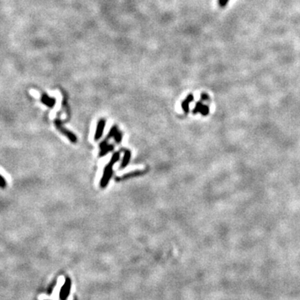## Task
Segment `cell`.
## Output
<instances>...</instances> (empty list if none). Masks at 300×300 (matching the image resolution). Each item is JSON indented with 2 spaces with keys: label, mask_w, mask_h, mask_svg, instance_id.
Returning <instances> with one entry per match:
<instances>
[{
  "label": "cell",
  "mask_w": 300,
  "mask_h": 300,
  "mask_svg": "<svg viewBox=\"0 0 300 300\" xmlns=\"http://www.w3.org/2000/svg\"><path fill=\"white\" fill-rule=\"evenodd\" d=\"M119 152L114 153L113 155L112 156L110 162L108 163V165H106V167H105V169H104V171H103V178H102L101 182H100V187H101V188H105V187L108 185L109 180L111 179L112 174H113V167L114 163L119 161Z\"/></svg>",
  "instance_id": "6da1fadb"
},
{
  "label": "cell",
  "mask_w": 300,
  "mask_h": 300,
  "mask_svg": "<svg viewBox=\"0 0 300 300\" xmlns=\"http://www.w3.org/2000/svg\"><path fill=\"white\" fill-rule=\"evenodd\" d=\"M65 283V277L61 275L58 278L57 280V283L55 285V287L53 288V291H52L51 295L49 296V300H59L60 296V291L62 289V287L63 286V284Z\"/></svg>",
  "instance_id": "7a4b0ae2"
},
{
  "label": "cell",
  "mask_w": 300,
  "mask_h": 300,
  "mask_svg": "<svg viewBox=\"0 0 300 300\" xmlns=\"http://www.w3.org/2000/svg\"><path fill=\"white\" fill-rule=\"evenodd\" d=\"M55 123H56V126H57V128L59 129V130L60 132H62L64 135H66L67 137L69 138V140H70L72 143H76V142H77V137H76L72 132H70L68 129L63 128V127L62 126V123H61V122H60L59 120H57V121L55 122Z\"/></svg>",
  "instance_id": "3957f363"
},
{
  "label": "cell",
  "mask_w": 300,
  "mask_h": 300,
  "mask_svg": "<svg viewBox=\"0 0 300 300\" xmlns=\"http://www.w3.org/2000/svg\"><path fill=\"white\" fill-rule=\"evenodd\" d=\"M105 127V119H100L98 123V126H97V129H96V133H95L94 138L95 140H98L100 138L102 137L103 133V129Z\"/></svg>",
  "instance_id": "277c9868"
},
{
  "label": "cell",
  "mask_w": 300,
  "mask_h": 300,
  "mask_svg": "<svg viewBox=\"0 0 300 300\" xmlns=\"http://www.w3.org/2000/svg\"><path fill=\"white\" fill-rule=\"evenodd\" d=\"M99 147H100V148H101V152H100V154H99V156H100V157H103V156H104L105 154H107L109 152H110V151H112V150L114 148L113 145H112V144L109 145V144H107V140H104L103 142H102V143L99 144Z\"/></svg>",
  "instance_id": "5b68a950"
},
{
  "label": "cell",
  "mask_w": 300,
  "mask_h": 300,
  "mask_svg": "<svg viewBox=\"0 0 300 300\" xmlns=\"http://www.w3.org/2000/svg\"><path fill=\"white\" fill-rule=\"evenodd\" d=\"M194 99V97L193 94H189L187 98L183 101L182 103V109L185 113H188L189 112V103H192Z\"/></svg>",
  "instance_id": "8992f818"
},
{
  "label": "cell",
  "mask_w": 300,
  "mask_h": 300,
  "mask_svg": "<svg viewBox=\"0 0 300 300\" xmlns=\"http://www.w3.org/2000/svg\"><path fill=\"white\" fill-rule=\"evenodd\" d=\"M131 158V152L129 150H125L124 151V156H123V159L122 161V163L120 165V169H124L129 163Z\"/></svg>",
  "instance_id": "52a82bcc"
},
{
  "label": "cell",
  "mask_w": 300,
  "mask_h": 300,
  "mask_svg": "<svg viewBox=\"0 0 300 300\" xmlns=\"http://www.w3.org/2000/svg\"><path fill=\"white\" fill-rule=\"evenodd\" d=\"M145 170H144V171H134V172H131V173H127V174H125V175H123V176H122L121 178H117L116 179L118 180H123V179H129V178H133V177H136V176H139V175H141V174H144V173H145Z\"/></svg>",
  "instance_id": "ba28073f"
},
{
  "label": "cell",
  "mask_w": 300,
  "mask_h": 300,
  "mask_svg": "<svg viewBox=\"0 0 300 300\" xmlns=\"http://www.w3.org/2000/svg\"><path fill=\"white\" fill-rule=\"evenodd\" d=\"M42 102L43 103H45L46 105H48L49 107H53L55 103V99L54 98H49L48 96L46 95H43V98H42Z\"/></svg>",
  "instance_id": "9c48e42d"
},
{
  "label": "cell",
  "mask_w": 300,
  "mask_h": 300,
  "mask_svg": "<svg viewBox=\"0 0 300 300\" xmlns=\"http://www.w3.org/2000/svg\"><path fill=\"white\" fill-rule=\"evenodd\" d=\"M119 132V130H118V128H117V126H113V128L111 129V130H110V132L109 133V134H108V136L106 137V138H105V140H109V138H114V136L116 135V133Z\"/></svg>",
  "instance_id": "30bf717a"
},
{
  "label": "cell",
  "mask_w": 300,
  "mask_h": 300,
  "mask_svg": "<svg viewBox=\"0 0 300 300\" xmlns=\"http://www.w3.org/2000/svg\"><path fill=\"white\" fill-rule=\"evenodd\" d=\"M203 107H204V103H202L201 101L198 102V103H196V105H195V108H194L193 110V114H197L198 113H201Z\"/></svg>",
  "instance_id": "8fae6325"
},
{
  "label": "cell",
  "mask_w": 300,
  "mask_h": 300,
  "mask_svg": "<svg viewBox=\"0 0 300 300\" xmlns=\"http://www.w3.org/2000/svg\"><path fill=\"white\" fill-rule=\"evenodd\" d=\"M208 113H209V108H208V106L204 104V107H203L202 111H201V114L204 115V116H207Z\"/></svg>",
  "instance_id": "7c38bea8"
},
{
  "label": "cell",
  "mask_w": 300,
  "mask_h": 300,
  "mask_svg": "<svg viewBox=\"0 0 300 300\" xmlns=\"http://www.w3.org/2000/svg\"><path fill=\"white\" fill-rule=\"evenodd\" d=\"M229 0H218V3L219 5V7L221 8H224L228 3H229Z\"/></svg>",
  "instance_id": "4fadbf2b"
},
{
  "label": "cell",
  "mask_w": 300,
  "mask_h": 300,
  "mask_svg": "<svg viewBox=\"0 0 300 300\" xmlns=\"http://www.w3.org/2000/svg\"><path fill=\"white\" fill-rule=\"evenodd\" d=\"M114 139H115V141H116V143L117 144H120L121 143V141H122V134H121V133H120L119 131L116 133V135L114 136Z\"/></svg>",
  "instance_id": "5bb4252c"
},
{
  "label": "cell",
  "mask_w": 300,
  "mask_h": 300,
  "mask_svg": "<svg viewBox=\"0 0 300 300\" xmlns=\"http://www.w3.org/2000/svg\"><path fill=\"white\" fill-rule=\"evenodd\" d=\"M73 291H74V284L73 283L71 286V290H70L69 298L67 299V300H73Z\"/></svg>",
  "instance_id": "9a60e30c"
},
{
  "label": "cell",
  "mask_w": 300,
  "mask_h": 300,
  "mask_svg": "<svg viewBox=\"0 0 300 300\" xmlns=\"http://www.w3.org/2000/svg\"><path fill=\"white\" fill-rule=\"evenodd\" d=\"M49 299V296H48L45 293H42L40 295H38V300H47Z\"/></svg>",
  "instance_id": "2e32d148"
},
{
  "label": "cell",
  "mask_w": 300,
  "mask_h": 300,
  "mask_svg": "<svg viewBox=\"0 0 300 300\" xmlns=\"http://www.w3.org/2000/svg\"><path fill=\"white\" fill-rule=\"evenodd\" d=\"M201 100H203V101H207V100H209V97H208V95L207 94H205V93H203V94H201Z\"/></svg>",
  "instance_id": "e0dca14e"
}]
</instances>
